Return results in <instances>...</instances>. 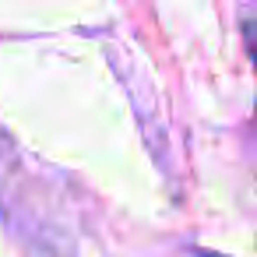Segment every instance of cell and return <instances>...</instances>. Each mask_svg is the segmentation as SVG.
<instances>
[{
    "mask_svg": "<svg viewBox=\"0 0 257 257\" xmlns=\"http://www.w3.org/2000/svg\"><path fill=\"white\" fill-rule=\"evenodd\" d=\"M194 257H218V253H211V250H194Z\"/></svg>",
    "mask_w": 257,
    "mask_h": 257,
    "instance_id": "1",
    "label": "cell"
}]
</instances>
